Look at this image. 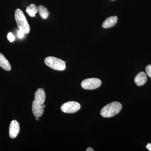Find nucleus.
I'll list each match as a JSON object with an SVG mask.
<instances>
[{"label":"nucleus","mask_w":151,"mask_h":151,"mask_svg":"<svg viewBox=\"0 0 151 151\" xmlns=\"http://www.w3.org/2000/svg\"><path fill=\"white\" fill-rule=\"evenodd\" d=\"M26 12L29 15L32 17H35L36 14L37 13L38 11L37 7L34 4H32L27 7Z\"/></svg>","instance_id":"f8f14e48"},{"label":"nucleus","mask_w":151,"mask_h":151,"mask_svg":"<svg viewBox=\"0 0 151 151\" xmlns=\"http://www.w3.org/2000/svg\"><path fill=\"white\" fill-rule=\"evenodd\" d=\"M15 19L18 27L25 34L29 33L30 29L26 18L22 11L20 9H17L15 12Z\"/></svg>","instance_id":"f03ea898"},{"label":"nucleus","mask_w":151,"mask_h":151,"mask_svg":"<svg viewBox=\"0 0 151 151\" xmlns=\"http://www.w3.org/2000/svg\"><path fill=\"white\" fill-rule=\"evenodd\" d=\"M145 70L147 75L151 78V65H147L146 67Z\"/></svg>","instance_id":"4468645a"},{"label":"nucleus","mask_w":151,"mask_h":151,"mask_svg":"<svg viewBox=\"0 0 151 151\" xmlns=\"http://www.w3.org/2000/svg\"><path fill=\"white\" fill-rule=\"evenodd\" d=\"M146 147L148 150L151 151V144L150 143H148L147 145L146 146Z\"/></svg>","instance_id":"f3484780"},{"label":"nucleus","mask_w":151,"mask_h":151,"mask_svg":"<svg viewBox=\"0 0 151 151\" xmlns=\"http://www.w3.org/2000/svg\"><path fill=\"white\" fill-rule=\"evenodd\" d=\"M122 105L118 102L109 103L101 109L100 115L104 118H108L116 116L122 110Z\"/></svg>","instance_id":"f257e3e1"},{"label":"nucleus","mask_w":151,"mask_h":151,"mask_svg":"<svg viewBox=\"0 0 151 151\" xmlns=\"http://www.w3.org/2000/svg\"><path fill=\"white\" fill-rule=\"evenodd\" d=\"M32 111L33 114L35 117H41L44 113L42 105L37 103L35 100H34L32 104Z\"/></svg>","instance_id":"0eeeda50"},{"label":"nucleus","mask_w":151,"mask_h":151,"mask_svg":"<svg viewBox=\"0 0 151 151\" xmlns=\"http://www.w3.org/2000/svg\"><path fill=\"white\" fill-rule=\"evenodd\" d=\"M111 1H115V0H111Z\"/></svg>","instance_id":"412c9836"},{"label":"nucleus","mask_w":151,"mask_h":151,"mask_svg":"<svg viewBox=\"0 0 151 151\" xmlns=\"http://www.w3.org/2000/svg\"><path fill=\"white\" fill-rule=\"evenodd\" d=\"M0 66L7 71L11 70L10 64L8 60L2 53L0 52Z\"/></svg>","instance_id":"9b49d317"},{"label":"nucleus","mask_w":151,"mask_h":151,"mask_svg":"<svg viewBox=\"0 0 151 151\" xmlns=\"http://www.w3.org/2000/svg\"><path fill=\"white\" fill-rule=\"evenodd\" d=\"M24 33L21 30L18 31V37L20 38H22L24 36Z\"/></svg>","instance_id":"dca6fc26"},{"label":"nucleus","mask_w":151,"mask_h":151,"mask_svg":"<svg viewBox=\"0 0 151 151\" xmlns=\"http://www.w3.org/2000/svg\"><path fill=\"white\" fill-rule=\"evenodd\" d=\"M38 11L40 15L43 19H45L48 17L49 14L47 9L43 6H39L37 7Z\"/></svg>","instance_id":"ddd939ff"},{"label":"nucleus","mask_w":151,"mask_h":151,"mask_svg":"<svg viewBox=\"0 0 151 151\" xmlns=\"http://www.w3.org/2000/svg\"><path fill=\"white\" fill-rule=\"evenodd\" d=\"M102 84L99 78H86L82 81L81 86L84 89L93 90L100 87Z\"/></svg>","instance_id":"20e7f679"},{"label":"nucleus","mask_w":151,"mask_h":151,"mask_svg":"<svg viewBox=\"0 0 151 151\" xmlns=\"http://www.w3.org/2000/svg\"><path fill=\"white\" fill-rule=\"evenodd\" d=\"M94 150H93L92 148L91 147H88V148H87L86 150V151H94Z\"/></svg>","instance_id":"a211bd4d"},{"label":"nucleus","mask_w":151,"mask_h":151,"mask_svg":"<svg viewBox=\"0 0 151 151\" xmlns=\"http://www.w3.org/2000/svg\"><path fill=\"white\" fill-rule=\"evenodd\" d=\"M45 97L46 95L45 92L43 89L41 88L38 89L35 94V100L42 105H43L44 103Z\"/></svg>","instance_id":"6e6552de"},{"label":"nucleus","mask_w":151,"mask_h":151,"mask_svg":"<svg viewBox=\"0 0 151 151\" xmlns=\"http://www.w3.org/2000/svg\"><path fill=\"white\" fill-rule=\"evenodd\" d=\"M35 119L36 121H38L39 119V117H35Z\"/></svg>","instance_id":"6ab92c4d"},{"label":"nucleus","mask_w":151,"mask_h":151,"mask_svg":"<svg viewBox=\"0 0 151 151\" xmlns=\"http://www.w3.org/2000/svg\"><path fill=\"white\" fill-rule=\"evenodd\" d=\"M45 63L48 67L57 70H63L65 68V61L54 57L49 56L45 59Z\"/></svg>","instance_id":"7ed1b4c3"},{"label":"nucleus","mask_w":151,"mask_h":151,"mask_svg":"<svg viewBox=\"0 0 151 151\" xmlns=\"http://www.w3.org/2000/svg\"><path fill=\"white\" fill-rule=\"evenodd\" d=\"M147 80V78L146 73L142 71L136 76L134 78V82L138 86H142L145 84Z\"/></svg>","instance_id":"1a4fd4ad"},{"label":"nucleus","mask_w":151,"mask_h":151,"mask_svg":"<svg viewBox=\"0 0 151 151\" xmlns=\"http://www.w3.org/2000/svg\"><path fill=\"white\" fill-rule=\"evenodd\" d=\"M20 131V126L16 120H13L11 122L9 129L10 137L14 139L18 135Z\"/></svg>","instance_id":"423d86ee"},{"label":"nucleus","mask_w":151,"mask_h":151,"mask_svg":"<svg viewBox=\"0 0 151 151\" xmlns=\"http://www.w3.org/2000/svg\"><path fill=\"white\" fill-rule=\"evenodd\" d=\"M42 106H43V108H44L45 107V105L43 104V105H42Z\"/></svg>","instance_id":"aec40b11"},{"label":"nucleus","mask_w":151,"mask_h":151,"mask_svg":"<svg viewBox=\"0 0 151 151\" xmlns=\"http://www.w3.org/2000/svg\"><path fill=\"white\" fill-rule=\"evenodd\" d=\"M118 19V17L117 16H112L107 18L105 21L103 22L102 27L105 29L113 27L117 24Z\"/></svg>","instance_id":"9d476101"},{"label":"nucleus","mask_w":151,"mask_h":151,"mask_svg":"<svg viewBox=\"0 0 151 151\" xmlns=\"http://www.w3.org/2000/svg\"><path fill=\"white\" fill-rule=\"evenodd\" d=\"M81 105L79 103L74 101H69L63 104L60 107L61 111L63 113H73L79 111Z\"/></svg>","instance_id":"39448f33"},{"label":"nucleus","mask_w":151,"mask_h":151,"mask_svg":"<svg viewBox=\"0 0 151 151\" xmlns=\"http://www.w3.org/2000/svg\"><path fill=\"white\" fill-rule=\"evenodd\" d=\"M7 38L11 42H13L15 40L14 36L12 34V33L11 32L9 33L8 35Z\"/></svg>","instance_id":"2eb2a0df"}]
</instances>
